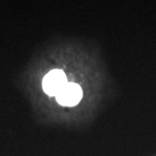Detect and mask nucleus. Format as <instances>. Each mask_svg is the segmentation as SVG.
<instances>
[{"label": "nucleus", "mask_w": 156, "mask_h": 156, "mask_svg": "<svg viewBox=\"0 0 156 156\" xmlns=\"http://www.w3.org/2000/svg\"><path fill=\"white\" fill-rule=\"evenodd\" d=\"M68 83L66 75L61 69H54L45 75L42 82V89L45 94L56 96Z\"/></svg>", "instance_id": "1"}, {"label": "nucleus", "mask_w": 156, "mask_h": 156, "mask_svg": "<svg viewBox=\"0 0 156 156\" xmlns=\"http://www.w3.org/2000/svg\"><path fill=\"white\" fill-rule=\"evenodd\" d=\"M57 102L62 106L76 105L83 97V89L75 83H68L65 87L56 95Z\"/></svg>", "instance_id": "2"}]
</instances>
